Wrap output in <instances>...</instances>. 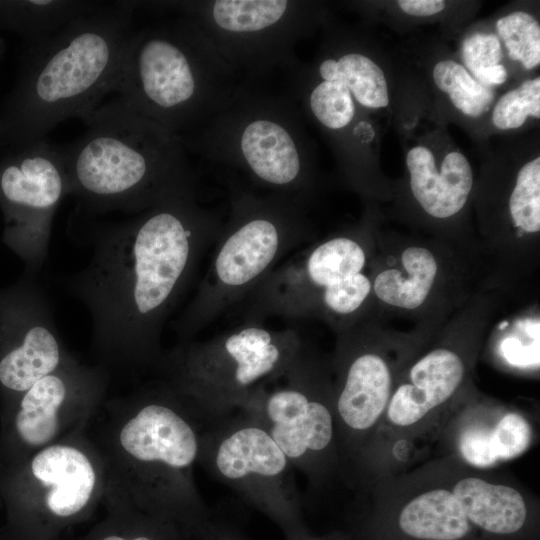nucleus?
Listing matches in <instances>:
<instances>
[{"label":"nucleus","mask_w":540,"mask_h":540,"mask_svg":"<svg viewBox=\"0 0 540 540\" xmlns=\"http://www.w3.org/2000/svg\"><path fill=\"white\" fill-rule=\"evenodd\" d=\"M368 251L355 234L328 238L278 265L247 297L242 320L324 317L344 330L372 294Z\"/></svg>","instance_id":"obj_9"},{"label":"nucleus","mask_w":540,"mask_h":540,"mask_svg":"<svg viewBox=\"0 0 540 540\" xmlns=\"http://www.w3.org/2000/svg\"><path fill=\"white\" fill-rule=\"evenodd\" d=\"M461 56L463 66L482 85L493 88L506 82L503 46L495 33L474 32L466 36L461 44Z\"/></svg>","instance_id":"obj_30"},{"label":"nucleus","mask_w":540,"mask_h":540,"mask_svg":"<svg viewBox=\"0 0 540 540\" xmlns=\"http://www.w3.org/2000/svg\"><path fill=\"white\" fill-rule=\"evenodd\" d=\"M294 108L243 91L183 144L242 171L270 194L302 202L310 188V156Z\"/></svg>","instance_id":"obj_8"},{"label":"nucleus","mask_w":540,"mask_h":540,"mask_svg":"<svg viewBox=\"0 0 540 540\" xmlns=\"http://www.w3.org/2000/svg\"><path fill=\"white\" fill-rule=\"evenodd\" d=\"M440 273L438 259L428 247H405L391 266L372 277V293L385 305L402 310L421 308Z\"/></svg>","instance_id":"obj_21"},{"label":"nucleus","mask_w":540,"mask_h":540,"mask_svg":"<svg viewBox=\"0 0 540 540\" xmlns=\"http://www.w3.org/2000/svg\"><path fill=\"white\" fill-rule=\"evenodd\" d=\"M317 79L344 84L355 102L368 109L389 105L386 75L381 66L365 53L348 50L323 58L317 65Z\"/></svg>","instance_id":"obj_24"},{"label":"nucleus","mask_w":540,"mask_h":540,"mask_svg":"<svg viewBox=\"0 0 540 540\" xmlns=\"http://www.w3.org/2000/svg\"><path fill=\"white\" fill-rule=\"evenodd\" d=\"M497 36L510 60L520 63L526 70L540 64V24L529 12L516 10L498 18Z\"/></svg>","instance_id":"obj_29"},{"label":"nucleus","mask_w":540,"mask_h":540,"mask_svg":"<svg viewBox=\"0 0 540 540\" xmlns=\"http://www.w3.org/2000/svg\"><path fill=\"white\" fill-rule=\"evenodd\" d=\"M198 464L273 521L285 539L311 531L305 524L295 469L264 427L242 410L207 422Z\"/></svg>","instance_id":"obj_10"},{"label":"nucleus","mask_w":540,"mask_h":540,"mask_svg":"<svg viewBox=\"0 0 540 540\" xmlns=\"http://www.w3.org/2000/svg\"><path fill=\"white\" fill-rule=\"evenodd\" d=\"M82 122L85 131L62 146L69 195L82 212L138 214L195 182L182 140L121 98L100 104Z\"/></svg>","instance_id":"obj_4"},{"label":"nucleus","mask_w":540,"mask_h":540,"mask_svg":"<svg viewBox=\"0 0 540 540\" xmlns=\"http://www.w3.org/2000/svg\"><path fill=\"white\" fill-rule=\"evenodd\" d=\"M240 410L264 427L294 469L311 482L336 464L333 384L305 347L280 377L258 387Z\"/></svg>","instance_id":"obj_12"},{"label":"nucleus","mask_w":540,"mask_h":540,"mask_svg":"<svg viewBox=\"0 0 540 540\" xmlns=\"http://www.w3.org/2000/svg\"><path fill=\"white\" fill-rule=\"evenodd\" d=\"M465 373L464 360L457 351L448 347L430 350L393 388L385 411L387 419L397 427L419 423L456 393Z\"/></svg>","instance_id":"obj_19"},{"label":"nucleus","mask_w":540,"mask_h":540,"mask_svg":"<svg viewBox=\"0 0 540 540\" xmlns=\"http://www.w3.org/2000/svg\"><path fill=\"white\" fill-rule=\"evenodd\" d=\"M136 9L135 1L103 2L51 34L22 40L17 77L0 108V149L47 138L114 92Z\"/></svg>","instance_id":"obj_3"},{"label":"nucleus","mask_w":540,"mask_h":540,"mask_svg":"<svg viewBox=\"0 0 540 540\" xmlns=\"http://www.w3.org/2000/svg\"><path fill=\"white\" fill-rule=\"evenodd\" d=\"M70 194L62 146L47 138L0 149L2 240L24 264L23 273L42 269L58 206Z\"/></svg>","instance_id":"obj_13"},{"label":"nucleus","mask_w":540,"mask_h":540,"mask_svg":"<svg viewBox=\"0 0 540 540\" xmlns=\"http://www.w3.org/2000/svg\"><path fill=\"white\" fill-rule=\"evenodd\" d=\"M531 435V427L521 414H503L491 427V441L498 461L510 460L523 454L530 445Z\"/></svg>","instance_id":"obj_32"},{"label":"nucleus","mask_w":540,"mask_h":540,"mask_svg":"<svg viewBox=\"0 0 540 540\" xmlns=\"http://www.w3.org/2000/svg\"><path fill=\"white\" fill-rule=\"evenodd\" d=\"M105 517L81 540H185L175 524L126 505L105 502Z\"/></svg>","instance_id":"obj_25"},{"label":"nucleus","mask_w":540,"mask_h":540,"mask_svg":"<svg viewBox=\"0 0 540 540\" xmlns=\"http://www.w3.org/2000/svg\"><path fill=\"white\" fill-rule=\"evenodd\" d=\"M285 540H353V539L350 536L344 533H340V532H334V533L326 534L323 536H317L310 532L300 537L285 539Z\"/></svg>","instance_id":"obj_36"},{"label":"nucleus","mask_w":540,"mask_h":540,"mask_svg":"<svg viewBox=\"0 0 540 540\" xmlns=\"http://www.w3.org/2000/svg\"><path fill=\"white\" fill-rule=\"evenodd\" d=\"M88 429L24 459L16 487L19 534L32 540H59L102 503L104 463Z\"/></svg>","instance_id":"obj_11"},{"label":"nucleus","mask_w":540,"mask_h":540,"mask_svg":"<svg viewBox=\"0 0 540 540\" xmlns=\"http://www.w3.org/2000/svg\"><path fill=\"white\" fill-rule=\"evenodd\" d=\"M303 347L294 329L242 320L208 340L178 343L164 352L155 375L209 422L240 410L258 387L280 377Z\"/></svg>","instance_id":"obj_7"},{"label":"nucleus","mask_w":540,"mask_h":540,"mask_svg":"<svg viewBox=\"0 0 540 540\" xmlns=\"http://www.w3.org/2000/svg\"><path fill=\"white\" fill-rule=\"evenodd\" d=\"M506 211L518 237H538L540 232V157L525 161L517 170Z\"/></svg>","instance_id":"obj_27"},{"label":"nucleus","mask_w":540,"mask_h":540,"mask_svg":"<svg viewBox=\"0 0 540 540\" xmlns=\"http://www.w3.org/2000/svg\"><path fill=\"white\" fill-rule=\"evenodd\" d=\"M399 9L410 16L430 17L445 10L447 4L442 0H400Z\"/></svg>","instance_id":"obj_35"},{"label":"nucleus","mask_w":540,"mask_h":540,"mask_svg":"<svg viewBox=\"0 0 540 540\" xmlns=\"http://www.w3.org/2000/svg\"><path fill=\"white\" fill-rule=\"evenodd\" d=\"M75 357L66 349L37 276L0 288V387L16 399Z\"/></svg>","instance_id":"obj_15"},{"label":"nucleus","mask_w":540,"mask_h":540,"mask_svg":"<svg viewBox=\"0 0 540 540\" xmlns=\"http://www.w3.org/2000/svg\"><path fill=\"white\" fill-rule=\"evenodd\" d=\"M185 531V540H248L234 525L214 514L204 523Z\"/></svg>","instance_id":"obj_34"},{"label":"nucleus","mask_w":540,"mask_h":540,"mask_svg":"<svg viewBox=\"0 0 540 540\" xmlns=\"http://www.w3.org/2000/svg\"><path fill=\"white\" fill-rule=\"evenodd\" d=\"M409 187L420 208L431 218L448 220L465 207L474 176L467 157L457 149L437 154L425 144L412 146L405 156Z\"/></svg>","instance_id":"obj_18"},{"label":"nucleus","mask_w":540,"mask_h":540,"mask_svg":"<svg viewBox=\"0 0 540 540\" xmlns=\"http://www.w3.org/2000/svg\"><path fill=\"white\" fill-rule=\"evenodd\" d=\"M238 73L190 18L132 33L114 92L180 139L198 132L244 90Z\"/></svg>","instance_id":"obj_5"},{"label":"nucleus","mask_w":540,"mask_h":540,"mask_svg":"<svg viewBox=\"0 0 540 540\" xmlns=\"http://www.w3.org/2000/svg\"><path fill=\"white\" fill-rule=\"evenodd\" d=\"M102 4L103 1L0 0V32L16 33L22 40L40 38Z\"/></svg>","instance_id":"obj_23"},{"label":"nucleus","mask_w":540,"mask_h":540,"mask_svg":"<svg viewBox=\"0 0 540 540\" xmlns=\"http://www.w3.org/2000/svg\"><path fill=\"white\" fill-rule=\"evenodd\" d=\"M432 79L436 88L467 117L482 116L494 102L493 88L479 83L457 60L445 58L437 61L432 68Z\"/></svg>","instance_id":"obj_26"},{"label":"nucleus","mask_w":540,"mask_h":540,"mask_svg":"<svg viewBox=\"0 0 540 540\" xmlns=\"http://www.w3.org/2000/svg\"><path fill=\"white\" fill-rule=\"evenodd\" d=\"M302 202L280 195L234 193L207 271L176 322L178 343L246 299L309 236Z\"/></svg>","instance_id":"obj_6"},{"label":"nucleus","mask_w":540,"mask_h":540,"mask_svg":"<svg viewBox=\"0 0 540 540\" xmlns=\"http://www.w3.org/2000/svg\"><path fill=\"white\" fill-rule=\"evenodd\" d=\"M396 526L409 540H469L477 533L457 497L447 489L412 498L401 508Z\"/></svg>","instance_id":"obj_22"},{"label":"nucleus","mask_w":540,"mask_h":540,"mask_svg":"<svg viewBox=\"0 0 540 540\" xmlns=\"http://www.w3.org/2000/svg\"><path fill=\"white\" fill-rule=\"evenodd\" d=\"M306 104L317 123L333 132L349 127L357 113L356 102L348 88L335 80L317 79L310 84Z\"/></svg>","instance_id":"obj_28"},{"label":"nucleus","mask_w":540,"mask_h":540,"mask_svg":"<svg viewBox=\"0 0 540 540\" xmlns=\"http://www.w3.org/2000/svg\"><path fill=\"white\" fill-rule=\"evenodd\" d=\"M92 437L104 463L102 503L129 506L187 530L214 514L194 478L207 421L167 381L157 378L104 402Z\"/></svg>","instance_id":"obj_2"},{"label":"nucleus","mask_w":540,"mask_h":540,"mask_svg":"<svg viewBox=\"0 0 540 540\" xmlns=\"http://www.w3.org/2000/svg\"><path fill=\"white\" fill-rule=\"evenodd\" d=\"M540 118V77L527 79L503 94L494 104L491 119L501 131L515 130L528 118Z\"/></svg>","instance_id":"obj_31"},{"label":"nucleus","mask_w":540,"mask_h":540,"mask_svg":"<svg viewBox=\"0 0 540 540\" xmlns=\"http://www.w3.org/2000/svg\"><path fill=\"white\" fill-rule=\"evenodd\" d=\"M459 450L465 461L476 467H489L498 462L491 441V427L471 425L459 439Z\"/></svg>","instance_id":"obj_33"},{"label":"nucleus","mask_w":540,"mask_h":540,"mask_svg":"<svg viewBox=\"0 0 540 540\" xmlns=\"http://www.w3.org/2000/svg\"><path fill=\"white\" fill-rule=\"evenodd\" d=\"M5 50H6V43H5L4 38L0 35V60L5 54Z\"/></svg>","instance_id":"obj_37"},{"label":"nucleus","mask_w":540,"mask_h":540,"mask_svg":"<svg viewBox=\"0 0 540 540\" xmlns=\"http://www.w3.org/2000/svg\"><path fill=\"white\" fill-rule=\"evenodd\" d=\"M69 226L91 249L87 264L63 285L90 314L95 365L110 376L155 375L165 352L163 328L193 285L221 221L199 203L194 182L117 222L75 208Z\"/></svg>","instance_id":"obj_1"},{"label":"nucleus","mask_w":540,"mask_h":540,"mask_svg":"<svg viewBox=\"0 0 540 540\" xmlns=\"http://www.w3.org/2000/svg\"><path fill=\"white\" fill-rule=\"evenodd\" d=\"M109 381L105 369L75 358L21 394L11 424L24 459L88 428L105 402Z\"/></svg>","instance_id":"obj_16"},{"label":"nucleus","mask_w":540,"mask_h":540,"mask_svg":"<svg viewBox=\"0 0 540 540\" xmlns=\"http://www.w3.org/2000/svg\"><path fill=\"white\" fill-rule=\"evenodd\" d=\"M18 540H32L18 533Z\"/></svg>","instance_id":"obj_38"},{"label":"nucleus","mask_w":540,"mask_h":540,"mask_svg":"<svg viewBox=\"0 0 540 540\" xmlns=\"http://www.w3.org/2000/svg\"><path fill=\"white\" fill-rule=\"evenodd\" d=\"M452 492L477 532L491 537L519 535L528 523V507L514 488L476 477L459 480Z\"/></svg>","instance_id":"obj_20"},{"label":"nucleus","mask_w":540,"mask_h":540,"mask_svg":"<svg viewBox=\"0 0 540 540\" xmlns=\"http://www.w3.org/2000/svg\"><path fill=\"white\" fill-rule=\"evenodd\" d=\"M333 402L338 443L357 451L386 411L393 375L386 358L352 326L342 331L335 361Z\"/></svg>","instance_id":"obj_17"},{"label":"nucleus","mask_w":540,"mask_h":540,"mask_svg":"<svg viewBox=\"0 0 540 540\" xmlns=\"http://www.w3.org/2000/svg\"><path fill=\"white\" fill-rule=\"evenodd\" d=\"M192 19L236 70L260 73L287 60L311 22V6L289 0L158 2Z\"/></svg>","instance_id":"obj_14"}]
</instances>
